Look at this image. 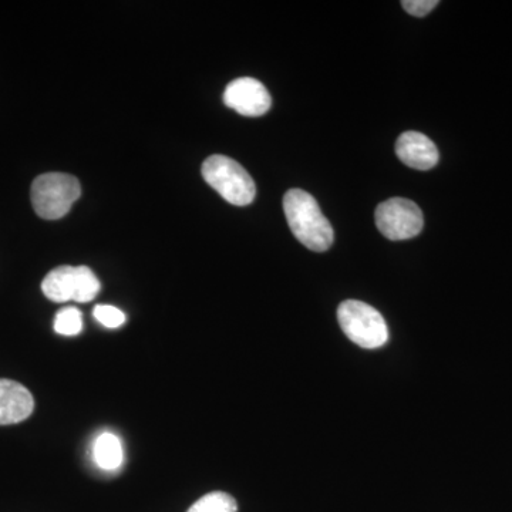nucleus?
<instances>
[{"label": "nucleus", "instance_id": "nucleus-1", "mask_svg": "<svg viewBox=\"0 0 512 512\" xmlns=\"http://www.w3.org/2000/svg\"><path fill=\"white\" fill-rule=\"evenodd\" d=\"M284 211L292 234L311 251L325 252L333 244V228L309 192L293 188L284 197Z\"/></svg>", "mask_w": 512, "mask_h": 512}, {"label": "nucleus", "instance_id": "nucleus-2", "mask_svg": "<svg viewBox=\"0 0 512 512\" xmlns=\"http://www.w3.org/2000/svg\"><path fill=\"white\" fill-rule=\"evenodd\" d=\"M82 194L79 180L73 175L47 173L39 175L32 184V205L36 214L47 221L63 218L72 210Z\"/></svg>", "mask_w": 512, "mask_h": 512}, {"label": "nucleus", "instance_id": "nucleus-3", "mask_svg": "<svg viewBox=\"0 0 512 512\" xmlns=\"http://www.w3.org/2000/svg\"><path fill=\"white\" fill-rule=\"evenodd\" d=\"M202 177L229 204L245 207L254 201L256 187L248 171L232 158L215 154L202 164Z\"/></svg>", "mask_w": 512, "mask_h": 512}, {"label": "nucleus", "instance_id": "nucleus-4", "mask_svg": "<svg viewBox=\"0 0 512 512\" xmlns=\"http://www.w3.org/2000/svg\"><path fill=\"white\" fill-rule=\"evenodd\" d=\"M338 320L343 333L360 348H382L389 340L386 320L380 312L365 302L340 303Z\"/></svg>", "mask_w": 512, "mask_h": 512}, {"label": "nucleus", "instance_id": "nucleus-5", "mask_svg": "<svg viewBox=\"0 0 512 512\" xmlns=\"http://www.w3.org/2000/svg\"><path fill=\"white\" fill-rule=\"evenodd\" d=\"M42 291L49 301L56 303L93 301L100 292V281L87 266H59L42 282Z\"/></svg>", "mask_w": 512, "mask_h": 512}, {"label": "nucleus", "instance_id": "nucleus-6", "mask_svg": "<svg viewBox=\"0 0 512 512\" xmlns=\"http://www.w3.org/2000/svg\"><path fill=\"white\" fill-rule=\"evenodd\" d=\"M376 225L390 241H404L417 237L424 227L423 212L416 202L406 198H390L375 212Z\"/></svg>", "mask_w": 512, "mask_h": 512}, {"label": "nucleus", "instance_id": "nucleus-7", "mask_svg": "<svg viewBox=\"0 0 512 512\" xmlns=\"http://www.w3.org/2000/svg\"><path fill=\"white\" fill-rule=\"evenodd\" d=\"M224 103L245 117H261L271 109L272 99L266 87L252 77H241L228 84Z\"/></svg>", "mask_w": 512, "mask_h": 512}, {"label": "nucleus", "instance_id": "nucleus-8", "mask_svg": "<svg viewBox=\"0 0 512 512\" xmlns=\"http://www.w3.org/2000/svg\"><path fill=\"white\" fill-rule=\"evenodd\" d=\"M396 154L407 167L421 171L436 167L440 158L436 144L417 131H406L399 137L396 143Z\"/></svg>", "mask_w": 512, "mask_h": 512}, {"label": "nucleus", "instance_id": "nucleus-9", "mask_svg": "<svg viewBox=\"0 0 512 512\" xmlns=\"http://www.w3.org/2000/svg\"><path fill=\"white\" fill-rule=\"evenodd\" d=\"M33 410H35V400L23 384L0 379V426L25 421Z\"/></svg>", "mask_w": 512, "mask_h": 512}, {"label": "nucleus", "instance_id": "nucleus-10", "mask_svg": "<svg viewBox=\"0 0 512 512\" xmlns=\"http://www.w3.org/2000/svg\"><path fill=\"white\" fill-rule=\"evenodd\" d=\"M93 454L97 466L103 470L114 471L123 464L124 451L121 441L116 434L109 431L100 434L94 441Z\"/></svg>", "mask_w": 512, "mask_h": 512}, {"label": "nucleus", "instance_id": "nucleus-11", "mask_svg": "<svg viewBox=\"0 0 512 512\" xmlns=\"http://www.w3.org/2000/svg\"><path fill=\"white\" fill-rule=\"evenodd\" d=\"M238 504L232 495L214 491L201 497L187 512H237Z\"/></svg>", "mask_w": 512, "mask_h": 512}, {"label": "nucleus", "instance_id": "nucleus-12", "mask_svg": "<svg viewBox=\"0 0 512 512\" xmlns=\"http://www.w3.org/2000/svg\"><path fill=\"white\" fill-rule=\"evenodd\" d=\"M83 330L82 312L69 306L57 312L55 332L62 336H76Z\"/></svg>", "mask_w": 512, "mask_h": 512}, {"label": "nucleus", "instance_id": "nucleus-13", "mask_svg": "<svg viewBox=\"0 0 512 512\" xmlns=\"http://www.w3.org/2000/svg\"><path fill=\"white\" fill-rule=\"evenodd\" d=\"M93 313L94 318L99 320L101 325L106 326V328H120L121 325L126 323V315L116 306L97 305Z\"/></svg>", "mask_w": 512, "mask_h": 512}, {"label": "nucleus", "instance_id": "nucleus-14", "mask_svg": "<svg viewBox=\"0 0 512 512\" xmlns=\"http://www.w3.org/2000/svg\"><path fill=\"white\" fill-rule=\"evenodd\" d=\"M439 5L437 0H403L402 6L407 13L416 18H424Z\"/></svg>", "mask_w": 512, "mask_h": 512}]
</instances>
